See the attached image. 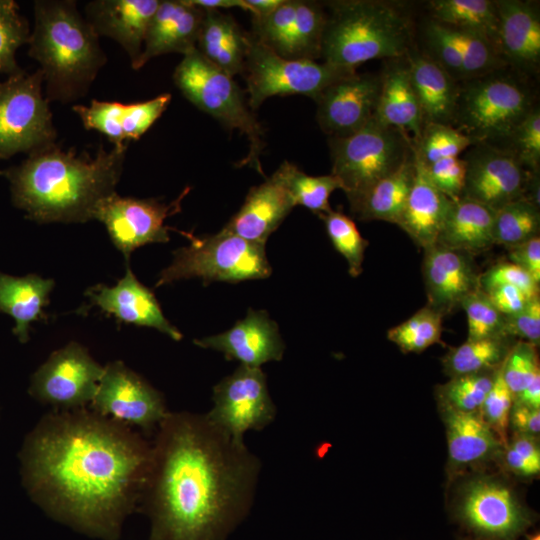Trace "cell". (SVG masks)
Returning <instances> with one entry per match:
<instances>
[{"mask_svg": "<svg viewBox=\"0 0 540 540\" xmlns=\"http://www.w3.org/2000/svg\"><path fill=\"white\" fill-rule=\"evenodd\" d=\"M207 418L237 441L250 430L260 431L276 417V406L260 367L240 365L213 388Z\"/></svg>", "mask_w": 540, "mask_h": 540, "instance_id": "cell-12", "label": "cell"}, {"mask_svg": "<svg viewBox=\"0 0 540 540\" xmlns=\"http://www.w3.org/2000/svg\"><path fill=\"white\" fill-rule=\"evenodd\" d=\"M484 292L494 307L505 316L519 312L532 299L519 288L509 285H498Z\"/></svg>", "mask_w": 540, "mask_h": 540, "instance_id": "cell-55", "label": "cell"}, {"mask_svg": "<svg viewBox=\"0 0 540 540\" xmlns=\"http://www.w3.org/2000/svg\"><path fill=\"white\" fill-rule=\"evenodd\" d=\"M295 207L279 169L252 187L241 208L222 228L250 242L265 245Z\"/></svg>", "mask_w": 540, "mask_h": 540, "instance_id": "cell-24", "label": "cell"}, {"mask_svg": "<svg viewBox=\"0 0 540 540\" xmlns=\"http://www.w3.org/2000/svg\"><path fill=\"white\" fill-rule=\"evenodd\" d=\"M424 166L430 181L439 191L450 199L462 196L466 176L463 158H445Z\"/></svg>", "mask_w": 540, "mask_h": 540, "instance_id": "cell-50", "label": "cell"}, {"mask_svg": "<svg viewBox=\"0 0 540 540\" xmlns=\"http://www.w3.org/2000/svg\"><path fill=\"white\" fill-rule=\"evenodd\" d=\"M456 515L483 540H515L531 522L512 491L488 478L476 479L466 486Z\"/></svg>", "mask_w": 540, "mask_h": 540, "instance_id": "cell-15", "label": "cell"}, {"mask_svg": "<svg viewBox=\"0 0 540 540\" xmlns=\"http://www.w3.org/2000/svg\"><path fill=\"white\" fill-rule=\"evenodd\" d=\"M479 412L446 408L445 424L450 460L455 465H470L488 458L500 441Z\"/></svg>", "mask_w": 540, "mask_h": 540, "instance_id": "cell-34", "label": "cell"}, {"mask_svg": "<svg viewBox=\"0 0 540 540\" xmlns=\"http://www.w3.org/2000/svg\"><path fill=\"white\" fill-rule=\"evenodd\" d=\"M415 169L414 182L397 225L424 250L437 243L452 199L433 185L416 154Z\"/></svg>", "mask_w": 540, "mask_h": 540, "instance_id": "cell-27", "label": "cell"}, {"mask_svg": "<svg viewBox=\"0 0 540 540\" xmlns=\"http://www.w3.org/2000/svg\"><path fill=\"white\" fill-rule=\"evenodd\" d=\"M509 423L517 433L535 436L540 431V409L514 402Z\"/></svg>", "mask_w": 540, "mask_h": 540, "instance_id": "cell-56", "label": "cell"}, {"mask_svg": "<svg viewBox=\"0 0 540 540\" xmlns=\"http://www.w3.org/2000/svg\"><path fill=\"white\" fill-rule=\"evenodd\" d=\"M160 0H95L85 6V18L95 33L116 41L137 63L149 22Z\"/></svg>", "mask_w": 540, "mask_h": 540, "instance_id": "cell-23", "label": "cell"}, {"mask_svg": "<svg viewBox=\"0 0 540 540\" xmlns=\"http://www.w3.org/2000/svg\"><path fill=\"white\" fill-rule=\"evenodd\" d=\"M327 12L315 1L297 0L296 18L278 52L286 59L316 60L321 57Z\"/></svg>", "mask_w": 540, "mask_h": 540, "instance_id": "cell-37", "label": "cell"}, {"mask_svg": "<svg viewBox=\"0 0 540 540\" xmlns=\"http://www.w3.org/2000/svg\"><path fill=\"white\" fill-rule=\"evenodd\" d=\"M527 540H540V534L537 532L533 535H530Z\"/></svg>", "mask_w": 540, "mask_h": 540, "instance_id": "cell-60", "label": "cell"}, {"mask_svg": "<svg viewBox=\"0 0 540 540\" xmlns=\"http://www.w3.org/2000/svg\"><path fill=\"white\" fill-rule=\"evenodd\" d=\"M127 147L101 145L94 156L56 143L34 151L4 170L12 203L38 223L89 221L97 204L116 192Z\"/></svg>", "mask_w": 540, "mask_h": 540, "instance_id": "cell-3", "label": "cell"}, {"mask_svg": "<svg viewBox=\"0 0 540 540\" xmlns=\"http://www.w3.org/2000/svg\"><path fill=\"white\" fill-rule=\"evenodd\" d=\"M415 174L413 154L398 169L378 181L358 201L350 205L351 212L362 221L381 220L397 225Z\"/></svg>", "mask_w": 540, "mask_h": 540, "instance_id": "cell-33", "label": "cell"}, {"mask_svg": "<svg viewBox=\"0 0 540 540\" xmlns=\"http://www.w3.org/2000/svg\"><path fill=\"white\" fill-rule=\"evenodd\" d=\"M509 336H495L467 340L462 345L450 349L442 363L446 374L452 377L496 370L504 362L510 349Z\"/></svg>", "mask_w": 540, "mask_h": 540, "instance_id": "cell-36", "label": "cell"}, {"mask_svg": "<svg viewBox=\"0 0 540 540\" xmlns=\"http://www.w3.org/2000/svg\"><path fill=\"white\" fill-rule=\"evenodd\" d=\"M28 55L40 65L46 99L68 103L85 96L107 62L98 35L72 0L34 2Z\"/></svg>", "mask_w": 540, "mask_h": 540, "instance_id": "cell-4", "label": "cell"}, {"mask_svg": "<svg viewBox=\"0 0 540 540\" xmlns=\"http://www.w3.org/2000/svg\"><path fill=\"white\" fill-rule=\"evenodd\" d=\"M181 233L190 244L174 252L172 263L160 273L157 287L189 278H201L204 285L213 281L237 283L264 279L272 273L265 245L224 229L202 237Z\"/></svg>", "mask_w": 540, "mask_h": 540, "instance_id": "cell-9", "label": "cell"}, {"mask_svg": "<svg viewBox=\"0 0 540 540\" xmlns=\"http://www.w3.org/2000/svg\"><path fill=\"white\" fill-rule=\"evenodd\" d=\"M253 8V17H263L276 10L284 0H246Z\"/></svg>", "mask_w": 540, "mask_h": 540, "instance_id": "cell-59", "label": "cell"}, {"mask_svg": "<svg viewBox=\"0 0 540 540\" xmlns=\"http://www.w3.org/2000/svg\"><path fill=\"white\" fill-rule=\"evenodd\" d=\"M467 316V340L483 339L504 334V315L491 303L480 288L468 294L461 306Z\"/></svg>", "mask_w": 540, "mask_h": 540, "instance_id": "cell-45", "label": "cell"}, {"mask_svg": "<svg viewBox=\"0 0 540 540\" xmlns=\"http://www.w3.org/2000/svg\"><path fill=\"white\" fill-rule=\"evenodd\" d=\"M504 334L536 346L540 341V295L530 299L519 312L504 315Z\"/></svg>", "mask_w": 540, "mask_h": 540, "instance_id": "cell-52", "label": "cell"}, {"mask_svg": "<svg viewBox=\"0 0 540 540\" xmlns=\"http://www.w3.org/2000/svg\"><path fill=\"white\" fill-rule=\"evenodd\" d=\"M29 23L13 0H0V75L17 74L23 69L17 64L16 52L30 37Z\"/></svg>", "mask_w": 540, "mask_h": 540, "instance_id": "cell-44", "label": "cell"}, {"mask_svg": "<svg viewBox=\"0 0 540 540\" xmlns=\"http://www.w3.org/2000/svg\"><path fill=\"white\" fill-rule=\"evenodd\" d=\"M328 7L321 47L324 62L356 71L373 59L404 57L411 48L410 20L393 3L340 0Z\"/></svg>", "mask_w": 540, "mask_h": 540, "instance_id": "cell-5", "label": "cell"}, {"mask_svg": "<svg viewBox=\"0 0 540 540\" xmlns=\"http://www.w3.org/2000/svg\"><path fill=\"white\" fill-rule=\"evenodd\" d=\"M104 368L76 342L53 352L34 373L29 388L37 400L64 409L92 402Z\"/></svg>", "mask_w": 540, "mask_h": 540, "instance_id": "cell-14", "label": "cell"}, {"mask_svg": "<svg viewBox=\"0 0 540 540\" xmlns=\"http://www.w3.org/2000/svg\"><path fill=\"white\" fill-rule=\"evenodd\" d=\"M92 406L102 416L152 430L168 414L162 395L141 376L115 361L104 367Z\"/></svg>", "mask_w": 540, "mask_h": 540, "instance_id": "cell-17", "label": "cell"}, {"mask_svg": "<svg viewBox=\"0 0 540 540\" xmlns=\"http://www.w3.org/2000/svg\"><path fill=\"white\" fill-rule=\"evenodd\" d=\"M53 287L52 279L36 274L19 277L0 272V312L15 320L12 332L21 343L29 340L30 324L43 317Z\"/></svg>", "mask_w": 540, "mask_h": 540, "instance_id": "cell-32", "label": "cell"}, {"mask_svg": "<svg viewBox=\"0 0 540 540\" xmlns=\"http://www.w3.org/2000/svg\"><path fill=\"white\" fill-rule=\"evenodd\" d=\"M422 274L427 306L443 317L479 287L473 255L435 244L424 249Z\"/></svg>", "mask_w": 540, "mask_h": 540, "instance_id": "cell-19", "label": "cell"}, {"mask_svg": "<svg viewBox=\"0 0 540 540\" xmlns=\"http://www.w3.org/2000/svg\"><path fill=\"white\" fill-rule=\"evenodd\" d=\"M509 261L527 272L540 285V237L506 248Z\"/></svg>", "mask_w": 540, "mask_h": 540, "instance_id": "cell-54", "label": "cell"}, {"mask_svg": "<svg viewBox=\"0 0 540 540\" xmlns=\"http://www.w3.org/2000/svg\"><path fill=\"white\" fill-rule=\"evenodd\" d=\"M424 126L452 125L459 84L436 61L415 48L404 56Z\"/></svg>", "mask_w": 540, "mask_h": 540, "instance_id": "cell-29", "label": "cell"}, {"mask_svg": "<svg viewBox=\"0 0 540 540\" xmlns=\"http://www.w3.org/2000/svg\"><path fill=\"white\" fill-rule=\"evenodd\" d=\"M203 9L188 0H161L144 39L141 55L133 67L138 70L154 57L196 49Z\"/></svg>", "mask_w": 540, "mask_h": 540, "instance_id": "cell-25", "label": "cell"}, {"mask_svg": "<svg viewBox=\"0 0 540 540\" xmlns=\"http://www.w3.org/2000/svg\"><path fill=\"white\" fill-rule=\"evenodd\" d=\"M278 169L295 206H303L317 214L332 210L330 195L336 189H341L340 182L334 175L310 176L287 161Z\"/></svg>", "mask_w": 540, "mask_h": 540, "instance_id": "cell-39", "label": "cell"}, {"mask_svg": "<svg viewBox=\"0 0 540 540\" xmlns=\"http://www.w3.org/2000/svg\"><path fill=\"white\" fill-rule=\"evenodd\" d=\"M0 176H4V170H0Z\"/></svg>", "mask_w": 540, "mask_h": 540, "instance_id": "cell-61", "label": "cell"}, {"mask_svg": "<svg viewBox=\"0 0 540 540\" xmlns=\"http://www.w3.org/2000/svg\"><path fill=\"white\" fill-rule=\"evenodd\" d=\"M353 72L324 61L283 58L251 35L243 70L248 105L257 109L273 96L305 95L315 100L331 83Z\"/></svg>", "mask_w": 540, "mask_h": 540, "instance_id": "cell-11", "label": "cell"}, {"mask_svg": "<svg viewBox=\"0 0 540 540\" xmlns=\"http://www.w3.org/2000/svg\"><path fill=\"white\" fill-rule=\"evenodd\" d=\"M501 366L495 374L492 386L479 411L497 437L505 439L514 395L502 377Z\"/></svg>", "mask_w": 540, "mask_h": 540, "instance_id": "cell-48", "label": "cell"}, {"mask_svg": "<svg viewBox=\"0 0 540 540\" xmlns=\"http://www.w3.org/2000/svg\"><path fill=\"white\" fill-rule=\"evenodd\" d=\"M191 4L203 9H230L241 8L254 15L253 8L246 0H188Z\"/></svg>", "mask_w": 540, "mask_h": 540, "instance_id": "cell-58", "label": "cell"}, {"mask_svg": "<svg viewBox=\"0 0 540 540\" xmlns=\"http://www.w3.org/2000/svg\"><path fill=\"white\" fill-rule=\"evenodd\" d=\"M86 296L90 306L99 307L119 321L157 329L176 341L183 337L166 319L152 291L137 280L129 267L116 285H95L86 291Z\"/></svg>", "mask_w": 540, "mask_h": 540, "instance_id": "cell-22", "label": "cell"}, {"mask_svg": "<svg viewBox=\"0 0 540 540\" xmlns=\"http://www.w3.org/2000/svg\"><path fill=\"white\" fill-rule=\"evenodd\" d=\"M494 211L464 196L451 200L438 236L441 246L474 255L493 245Z\"/></svg>", "mask_w": 540, "mask_h": 540, "instance_id": "cell-31", "label": "cell"}, {"mask_svg": "<svg viewBox=\"0 0 540 540\" xmlns=\"http://www.w3.org/2000/svg\"><path fill=\"white\" fill-rule=\"evenodd\" d=\"M514 402L534 409H540V374H538L521 392L514 396Z\"/></svg>", "mask_w": 540, "mask_h": 540, "instance_id": "cell-57", "label": "cell"}, {"mask_svg": "<svg viewBox=\"0 0 540 540\" xmlns=\"http://www.w3.org/2000/svg\"><path fill=\"white\" fill-rule=\"evenodd\" d=\"M505 458L508 467L518 475L533 476L540 471V449L534 436L516 433Z\"/></svg>", "mask_w": 540, "mask_h": 540, "instance_id": "cell-53", "label": "cell"}, {"mask_svg": "<svg viewBox=\"0 0 540 540\" xmlns=\"http://www.w3.org/2000/svg\"><path fill=\"white\" fill-rule=\"evenodd\" d=\"M171 101L170 93L132 104L99 101L93 99L89 105H74L87 130L105 135L116 147L128 146L132 140L140 139L160 118Z\"/></svg>", "mask_w": 540, "mask_h": 540, "instance_id": "cell-21", "label": "cell"}, {"mask_svg": "<svg viewBox=\"0 0 540 540\" xmlns=\"http://www.w3.org/2000/svg\"><path fill=\"white\" fill-rule=\"evenodd\" d=\"M498 369L452 377L439 387L440 400L448 409L479 412Z\"/></svg>", "mask_w": 540, "mask_h": 540, "instance_id": "cell-43", "label": "cell"}, {"mask_svg": "<svg viewBox=\"0 0 540 540\" xmlns=\"http://www.w3.org/2000/svg\"><path fill=\"white\" fill-rule=\"evenodd\" d=\"M495 3L502 59L519 70L535 69L540 60V17L535 5L520 0Z\"/></svg>", "mask_w": 540, "mask_h": 540, "instance_id": "cell-26", "label": "cell"}, {"mask_svg": "<svg viewBox=\"0 0 540 540\" xmlns=\"http://www.w3.org/2000/svg\"><path fill=\"white\" fill-rule=\"evenodd\" d=\"M188 192L186 188L169 204L155 198L123 197L114 192L97 204L93 219L105 225L113 244L128 261L138 247L169 241L171 228L165 225V220L181 210Z\"/></svg>", "mask_w": 540, "mask_h": 540, "instance_id": "cell-13", "label": "cell"}, {"mask_svg": "<svg viewBox=\"0 0 540 540\" xmlns=\"http://www.w3.org/2000/svg\"><path fill=\"white\" fill-rule=\"evenodd\" d=\"M380 80L374 118L401 131L415 145L424 124L405 57L390 59L380 75Z\"/></svg>", "mask_w": 540, "mask_h": 540, "instance_id": "cell-28", "label": "cell"}, {"mask_svg": "<svg viewBox=\"0 0 540 540\" xmlns=\"http://www.w3.org/2000/svg\"><path fill=\"white\" fill-rule=\"evenodd\" d=\"M443 316L427 305L390 328L387 338L404 353H420L441 342Z\"/></svg>", "mask_w": 540, "mask_h": 540, "instance_id": "cell-40", "label": "cell"}, {"mask_svg": "<svg viewBox=\"0 0 540 540\" xmlns=\"http://www.w3.org/2000/svg\"><path fill=\"white\" fill-rule=\"evenodd\" d=\"M151 453L113 419L83 410L53 413L25 440L23 482L52 514L109 537L143 494Z\"/></svg>", "mask_w": 540, "mask_h": 540, "instance_id": "cell-1", "label": "cell"}, {"mask_svg": "<svg viewBox=\"0 0 540 540\" xmlns=\"http://www.w3.org/2000/svg\"><path fill=\"white\" fill-rule=\"evenodd\" d=\"M510 150L529 171H539L540 110L534 107L516 127L511 136Z\"/></svg>", "mask_w": 540, "mask_h": 540, "instance_id": "cell-47", "label": "cell"}, {"mask_svg": "<svg viewBox=\"0 0 540 540\" xmlns=\"http://www.w3.org/2000/svg\"><path fill=\"white\" fill-rule=\"evenodd\" d=\"M380 86V75L356 71L331 83L315 99L319 127L329 137L364 127L375 116Z\"/></svg>", "mask_w": 540, "mask_h": 540, "instance_id": "cell-18", "label": "cell"}, {"mask_svg": "<svg viewBox=\"0 0 540 540\" xmlns=\"http://www.w3.org/2000/svg\"><path fill=\"white\" fill-rule=\"evenodd\" d=\"M502 377L515 396L540 374L536 345L518 341L510 349L501 366Z\"/></svg>", "mask_w": 540, "mask_h": 540, "instance_id": "cell-46", "label": "cell"}, {"mask_svg": "<svg viewBox=\"0 0 540 540\" xmlns=\"http://www.w3.org/2000/svg\"><path fill=\"white\" fill-rule=\"evenodd\" d=\"M432 20L460 30L479 33L498 48V13L490 0H433ZM499 51V50H498Z\"/></svg>", "mask_w": 540, "mask_h": 540, "instance_id": "cell-35", "label": "cell"}, {"mask_svg": "<svg viewBox=\"0 0 540 540\" xmlns=\"http://www.w3.org/2000/svg\"><path fill=\"white\" fill-rule=\"evenodd\" d=\"M500 70L459 85L452 126L475 143L508 140L535 107L529 88Z\"/></svg>", "mask_w": 540, "mask_h": 540, "instance_id": "cell-6", "label": "cell"}, {"mask_svg": "<svg viewBox=\"0 0 540 540\" xmlns=\"http://www.w3.org/2000/svg\"><path fill=\"white\" fill-rule=\"evenodd\" d=\"M207 349L223 353L227 360H236L240 365L260 367L283 357L285 344L278 325L264 310L249 309L247 315L229 330L194 340Z\"/></svg>", "mask_w": 540, "mask_h": 540, "instance_id": "cell-20", "label": "cell"}, {"mask_svg": "<svg viewBox=\"0 0 540 540\" xmlns=\"http://www.w3.org/2000/svg\"><path fill=\"white\" fill-rule=\"evenodd\" d=\"M498 285L514 286L530 298L539 295V284L519 266L510 261L499 262L480 274L479 287L486 291Z\"/></svg>", "mask_w": 540, "mask_h": 540, "instance_id": "cell-51", "label": "cell"}, {"mask_svg": "<svg viewBox=\"0 0 540 540\" xmlns=\"http://www.w3.org/2000/svg\"><path fill=\"white\" fill-rule=\"evenodd\" d=\"M250 39L229 14L203 9L196 49L229 76L243 73Z\"/></svg>", "mask_w": 540, "mask_h": 540, "instance_id": "cell-30", "label": "cell"}, {"mask_svg": "<svg viewBox=\"0 0 540 540\" xmlns=\"http://www.w3.org/2000/svg\"><path fill=\"white\" fill-rule=\"evenodd\" d=\"M173 80L194 106L217 119L230 131L238 130L247 138L249 152L241 164L262 173L260 156L265 146L264 130L233 77L194 49L184 55L176 66Z\"/></svg>", "mask_w": 540, "mask_h": 540, "instance_id": "cell-7", "label": "cell"}, {"mask_svg": "<svg viewBox=\"0 0 540 540\" xmlns=\"http://www.w3.org/2000/svg\"><path fill=\"white\" fill-rule=\"evenodd\" d=\"M468 149L462 196L493 211L522 198L531 171L510 150L488 143Z\"/></svg>", "mask_w": 540, "mask_h": 540, "instance_id": "cell-16", "label": "cell"}, {"mask_svg": "<svg viewBox=\"0 0 540 540\" xmlns=\"http://www.w3.org/2000/svg\"><path fill=\"white\" fill-rule=\"evenodd\" d=\"M426 40L431 55L452 78L464 80L461 55L448 34L446 27L431 20L426 27Z\"/></svg>", "mask_w": 540, "mask_h": 540, "instance_id": "cell-49", "label": "cell"}, {"mask_svg": "<svg viewBox=\"0 0 540 540\" xmlns=\"http://www.w3.org/2000/svg\"><path fill=\"white\" fill-rule=\"evenodd\" d=\"M334 248L346 259L352 277L362 273L365 250L369 242L362 237L355 222L341 211L318 214Z\"/></svg>", "mask_w": 540, "mask_h": 540, "instance_id": "cell-41", "label": "cell"}, {"mask_svg": "<svg viewBox=\"0 0 540 540\" xmlns=\"http://www.w3.org/2000/svg\"><path fill=\"white\" fill-rule=\"evenodd\" d=\"M475 142L452 125L430 123L423 127L419 140L414 145L416 156L424 163L459 157Z\"/></svg>", "mask_w": 540, "mask_h": 540, "instance_id": "cell-42", "label": "cell"}, {"mask_svg": "<svg viewBox=\"0 0 540 540\" xmlns=\"http://www.w3.org/2000/svg\"><path fill=\"white\" fill-rule=\"evenodd\" d=\"M42 84L40 69L0 81V160L55 144L57 132Z\"/></svg>", "mask_w": 540, "mask_h": 540, "instance_id": "cell-10", "label": "cell"}, {"mask_svg": "<svg viewBox=\"0 0 540 540\" xmlns=\"http://www.w3.org/2000/svg\"><path fill=\"white\" fill-rule=\"evenodd\" d=\"M261 462L205 415L158 425L143 495L149 540H225L253 502Z\"/></svg>", "mask_w": 540, "mask_h": 540, "instance_id": "cell-2", "label": "cell"}, {"mask_svg": "<svg viewBox=\"0 0 540 540\" xmlns=\"http://www.w3.org/2000/svg\"><path fill=\"white\" fill-rule=\"evenodd\" d=\"M331 174L340 182L349 204L398 169L414 154L412 141L375 118L345 137H329Z\"/></svg>", "mask_w": 540, "mask_h": 540, "instance_id": "cell-8", "label": "cell"}, {"mask_svg": "<svg viewBox=\"0 0 540 540\" xmlns=\"http://www.w3.org/2000/svg\"><path fill=\"white\" fill-rule=\"evenodd\" d=\"M540 207L519 198L494 211L493 242L505 248L538 237Z\"/></svg>", "mask_w": 540, "mask_h": 540, "instance_id": "cell-38", "label": "cell"}]
</instances>
